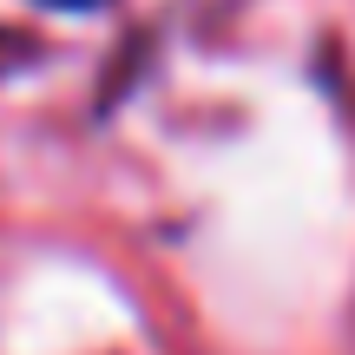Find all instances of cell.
Wrapping results in <instances>:
<instances>
[{
    "instance_id": "cell-1",
    "label": "cell",
    "mask_w": 355,
    "mask_h": 355,
    "mask_svg": "<svg viewBox=\"0 0 355 355\" xmlns=\"http://www.w3.org/2000/svg\"><path fill=\"white\" fill-rule=\"evenodd\" d=\"M46 7H73L79 13V7H105V0H46Z\"/></svg>"
}]
</instances>
